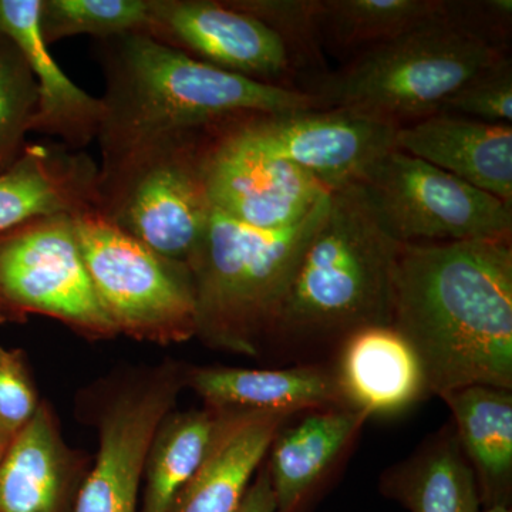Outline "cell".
I'll list each match as a JSON object with an SVG mask.
<instances>
[{
  "instance_id": "ffe728a7",
  "label": "cell",
  "mask_w": 512,
  "mask_h": 512,
  "mask_svg": "<svg viewBox=\"0 0 512 512\" xmlns=\"http://www.w3.org/2000/svg\"><path fill=\"white\" fill-rule=\"evenodd\" d=\"M369 419L360 410L330 407L303 413L291 426L286 421L265 458L276 512H302Z\"/></svg>"
},
{
  "instance_id": "5b68a950",
  "label": "cell",
  "mask_w": 512,
  "mask_h": 512,
  "mask_svg": "<svg viewBox=\"0 0 512 512\" xmlns=\"http://www.w3.org/2000/svg\"><path fill=\"white\" fill-rule=\"evenodd\" d=\"M510 50L448 8L439 18L360 53L303 84L323 109L336 107L402 127L440 113L458 89Z\"/></svg>"
},
{
  "instance_id": "e0dca14e",
  "label": "cell",
  "mask_w": 512,
  "mask_h": 512,
  "mask_svg": "<svg viewBox=\"0 0 512 512\" xmlns=\"http://www.w3.org/2000/svg\"><path fill=\"white\" fill-rule=\"evenodd\" d=\"M40 0H0V35L22 52L39 90L32 131L79 151L99 136L103 104L67 77L40 33Z\"/></svg>"
},
{
  "instance_id": "f1b7e54d",
  "label": "cell",
  "mask_w": 512,
  "mask_h": 512,
  "mask_svg": "<svg viewBox=\"0 0 512 512\" xmlns=\"http://www.w3.org/2000/svg\"><path fill=\"white\" fill-rule=\"evenodd\" d=\"M440 113L484 123H512V60L500 57L458 89Z\"/></svg>"
},
{
  "instance_id": "52a82bcc",
  "label": "cell",
  "mask_w": 512,
  "mask_h": 512,
  "mask_svg": "<svg viewBox=\"0 0 512 512\" xmlns=\"http://www.w3.org/2000/svg\"><path fill=\"white\" fill-rule=\"evenodd\" d=\"M208 131L168 141L100 178L101 214L151 251L185 266L212 214L204 174Z\"/></svg>"
},
{
  "instance_id": "1f68e13d",
  "label": "cell",
  "mask_w": 512,
  "mask_h": 512,
  "mask_svg": "<svg viewBox=\"0 0 512 512\" xmlns=\"http://www.w3.org/2000/svg\"><path fill=\"white\" fill-rule=\"evenodd\" d=\"M238 512H276L274 491H272L271 478L266 470L265 461L256 471L252 483L249 484Z\"/></svg>"
},
{
  "instance_id": "7402d4cb",
  "label": "cell",
  "mask_w": 512,
  "mask_h": 512,
  "mask_svg": "<svg viewBox=\"0 0 512 512\" xmlns=\"http://www.w3.org/2000/svg\"><path fill=\"white\" fill-rule=\"evenodd\" d=\"M440 399L453 414L458 443L476 474L481 504L510 505L512 390L468 386Z\"/></svg>"
},
{
  "instance_id": "9a60e30c",
  "label": "cell",
  "mask_w": 512,
  "mask_h": 512,
  "mask_svg": "<svg viewBox=\"0 0 512 512\" xmlns=\"http://www.w3.org/2000/svg\"><path fill=\"white\" fill-rule=\"evenodd\" d=\"M100 168L64 144H26L0 171V234L42 218L99 210Z\"/></svg>"
},
{
  "instance_id": "9c48e42d",
  "label": "cell",
  "mask_w": 512,
  "mask_h": 512,
  "mask_svg": "<svg viewBox=\"0 0 512 512\" xmlns=\"http://www.w3.org/2000/svg\"><path fill=\"white\" fill-rule=\"evenodd\" d=\"M30 315L62 322L89 340L116 338L77 241L74 218H42L0 234V323Z\"/></svg>"
},
{
  "instance_id": "6da1fadb",
  "label": "cell",
  "mask_w": 512,
  "mask_h": 512,
  "mask_svg": "<svg viewBox=\"0 0 512 512\" xmlns=\"http://www.w3.org/2000/svg\"><path fill=\"white\" fill-rule=\"evenodd\" d=\"M392 328L419 360L427 396L512 390L511 238L400 245Z\"/></svg>"
},
{
  "instance_id": "8992f818",
  "label": "cell",
  "mask_w": 512,
  "mask_h": 512,
  "mask_svg": "<svg viewBox=\"0 0 512 512\" xmlns=\"http://www.w3.org/2000/svg\"><path fill=\"white\" fill-rule=\"evenodd\" d=\"M94 291L117 335L168 346L195 338V293L188 266L168 261L99 210L74 217Z\"/></svg>"
},
{
  "instance_id": "836d02e7",
  "label": "cell",
  "mask_w": 512,
  "mask_h": 512,
  "mask_svg": "<svg viewBox=\"0 0 512 512\" xmlns=\"http://www.w3.org/2000/svg\"><path fill=\"white\" fill-rule=\"evenodd\" d=\"M481 512H512L510 505H493Z\"/></svg>"
},
{
  "instance_id": "484cf974",
  "label": "cell",
  "mask_w": 512,
  "mask_h": 512,
  "mask_svg": "<svg viewBox=\"0 0 512 512\" xmlns=\"http://www.w3.org/2000/svg\"><path fill=\"white\" fill-rule=\"evenodd\" d=\"M261 20L281 39L298 89L330 72L320 33V0H225Z\"/></svg>"
},
{
  "instance_id": "5bb4252c",
  "label": "cell",
  "mask_w": 512,
  "mask_h": 512,
  "mask_svg": "<svg viewBox=\"0 0 512 512\" xmlns=\"http://www.w3.org/2000/svg\"><path fill=\"white\" fill-rule=\"evenodd\" d=\"M92 458L69 446L47 400L0 464V512H76Z\"/></svg>"
},
{
  "instance_id": "d6986e66",
  "label": "cell",
  "mask_w": 512,
  "mask_h": 512,
  "mask_svg": "<svg viewBox=\"0 0 512 512\" xmlns=\"http://www.w3.org/2000/svg\"><path fill=\"white\" fill-rule=\"evenodd\" d=\"M217 413V427L207 456L168 512H238L276 433L295 417L258 412Z\"/></svg>"
},
{
  "instance_id": "cb8c5ba5",
  "label": "cell",
  "mask_w": 512,
  "mask_h": 512,
  "mask_svg": "<svg viewBox=\"0 0 512 512\" xmlns=\"http://www.w3.org/2000/svg\"><path fill=\"white\" fill-rule=\"evenodd\" d=\"M215 410L171 412L148 447L140 512H168L207 456L217 427Z\"/></svg>"
},
{
  "instance_id": "2e32d148",
  "label": "cell",
  "mask_w": 512,
  "mask_h": 512,
  "mask_svg": "<svg viewBox=\"0 0 512 512\" xmlns=\"http://www.w3.org/2000/svg\"><path fill=\"white\" fill-rule=\"evenodd\" d=\"M394 146L512 207L510 124L437 113L399 127Z\"/></svg>"
},
{
  "instance_id": "277c9868",
  "label": "cell",
  "mask_w": 512,
  "mask_h": 512,
  "mask_svg": "<svg viewBox=\"0 0 512 512\" xmlns=\"http://www.w3.org/2000/svg\"><path fill=\"white\" fill-rule=\"evenodd\" d=\"M329 195L298 224L282 229L248 227L212 210L188 264L195 338L232 355L258 357L268 349L276 315L325 217Z\"/></svg>"
},
{
  "instance_id": "8fae6325",
  "label": "cell",
  "mask_w": 512,
  "mask_h": 512,
  "mask_svg": "<svg viewBox=\"0 0 512 512\" xmlns=\"http://www.w3.org/2000/svg\"><path fill=\"white\" fill-rule=\"evenodd\" d=\"M225 126L249 146L302 168L330 191L360 183L367 170L396 148L399 130L336 107L255 114Z\"/></svg>"
},
{
  "instance_id": "30bf717a",
  "label": "cell",
  "mask_w": 512,
  "mask_h": 512,
  "mask_svg": "<svg viewBox=\"0 0 512 512\" xmlns=\"http://www.w3.org/2000/svg\"><path fill=\"white\" fill-rule=\"evenodd\" d=\"M359 184L400 244L512 237L511 205L397 148L367 170Z\"/></svg>"
},
{
  "instance_id": "d6a6232c",
  "label": "cell",
  "mask_w": 512,
  "mask_h": 512,
  "mask_svg": "<svg viewBox=\"0 0 512 512\" xmlns=\"http://www.w3.org/2000/svg\"><path fill=\"white\" fill-rule=\"evenodd\" d=\"M15 437V434L9 433L8 430H5L0 426V464L5 460L6 454H8L9 448L12 446Z\"/></svg>"
},
{
  "instance_id": "4316f807",
  "label": "cell",
  "mask_w": 512,
  "mask_h": 512,
  "mask_svg": "<svg viewBox=\"0 0 512 512\" xmlns=\"http://www.w3.org/2000/svg\"><path fill=\"white\" fill-rule=\"evenodd\" d=\"M150 9L151 0H40V33L47 46L77 35L146 33Z\"/></svg>"
},
{
  "instance_id": "ba28073f",
  "label": "cell",
  "mask_w": 512,
  "mask_h": 512,
  "mask_svg": "<svg viewBox=\"0 0 512 512\" xmlns=\"http://www.w3.org/2000/svg\"><path fill=\"white\" fill-rule=\"evenodd\" d=\"M188 365L164 360L128 367L82 394L99 431V451L76 512H140L144 463L158 424L173 412L187 384Z\"/></svg>"
},
{
  "instance_id": "3957f363",
  "label": "cell",
  "mask_w": 512,
  "mask_h": 512,
  "mask_svg": "<svg viewBox=\"0 0 512 512\" xmlns=\"http://www.w3.org/2000/svg\"><path fill=\"white\" fill-rule=\"evenodd\" d=\"M400 242L384 228L359 183L329 195L276 315L269 348H339L349 336L392 326Z\"/></svg>"
},
{
  "instance_id": "f546056e",
  "label": "cell",
  "mask_w": 512,
  "mask_h": 512,
  "mask_svg": "<svg viewBox=\"0 0 512 512\" xmlns=\"http://www.w3.org/2000/svg\"><path fill=\"white\" fill-rule=\"evenodd\" d=\"M40 402L26 353L0 346V426L16 436L33 419Z\"/></svg>"
},
{
  "instance_id": "603a6c76",
  "label": "cell",
  "mask_w": 512,
  "mask_h": 512,
  "mask_svg": "<svg viewBox=\"0 0 512 512\" xmlns=\"http://www.w3.org/2000/svg\"><path fill=\"white\" fill-rule=\"evenodd\" d=\"M382 490L410 512H481L483 505L476 474L453 426L384 473Z\"/></svg>"
},
{
  "instance_id": "4fadbf2b",
  "label": "cell",
  "mask_w": 512,
  "mask_h": 512,
  "mask_svg": "<svg viewBox=\"0 0 512 512\" xmlns=\"http://www.w3.org/2000/svg\"><path fill=\"white\" fill-rule=\"evenodd\" d=\"M146 35L225 72L296 89L281 39L225 0H151Z\"/></svg>"
},
{
  "instance_id": "44dd1931",
  "label": "cell",
  "mask_w": 512,
  "mask_h": 512,
  "mask_svg": "<svg viewBox=\"0 0 512 512\" xmlns=\"http://www.w3.org/2000/svg\"><path fill=\"white\" fill-rule=\"evenodd\" d=\"M338 349L333 372L350 409L396 416L427 396L419 360L392 326L360 330Z\"/></svg>"
},
{
  "instance_id": "ac0fdd59",
  "label": "cell",
  "mask_w": 512,
  "mask_h": 512,
  "mask_svg": "<svg viewBox=\"0 0 512 512\" xmlns=\"http://www.w3.org/2000/svg\"><path fill=\"white\" fill-rule=\"evenodd\" d=\"M185 384L215 412H258L296 416L312 410L348 407L333 369L188 366Z\"/></svg>"
},
{
  "instance_id": "d4e9b609",
  "label": "cell",
  "mask_w": 512,
  "mask_h": 512,
  "mask_svg": "<svg viewBox=\"0 0 512 512\" xmlns=\"http://www.w3.org/2000/svg\"><path fill=\"white\" fill-rule=\"evenodd\" d=\"M446 0H320L326 53H360L444 15Z\"/></svg>"
},
{
  "instance_id": "7a4b0ae2",
  "label": "cell",
  "mask_w": 512,
  "mask_h": 512,
  "mask_svg": "<svg viewBox=\"0 0 512 512\" xmlns=\"http://www.w3.org/2000/svg\"><path fill=\"white\" fill-rule=\"evenodd\" d=\"M106 92L100 178L168 141L255 114L323 109L298 89L225 72L157 42L146 33L97 40Z\"/></svg>"
},
{
  "instance_id": "4dcf8cb0",
  "label": "cell",
  "mask_w": 512,
  "mask_h": 512,
  "mask_svg": "<svg viewBox=\"0 0 512 512\" xmlns=\"http://www.w3.org/2000/svg\"><path fill=\"white\" fill-rule=\"evenodd\" d=\"M451 13L498 46L510 49L511 0H450Z\"/></svg>"
},
{
  "instance_id": "83f0119b",
  "label": "cell",
  "mask_w": 512,
  "mask_h": 512,
  "mask_svg": "<svg viewBox=\"0 0 512 512\" xmlns=\"http://www.w3.org/2000/svg\"><path fill=\"white\" fill-rule=\"evenodd\" d=\"M39 103V90L22 52L0 35V171L26 147Z\"/></svg>"
},
{
  "instance_id": "7c38bea8",
  "label": "cell",
  "mask_w": 512,
  "mask_h": 512,
  "mask_svg": "<svg viewBox=\"0 0 512 512\" xmlns=\"http://www.w3.org/2000/svg\"><path fill=\"white\" fill-rule=\"evenodd\" d=\"M204 174L212 210L256 229L298 224L330 194L311 174L249 146L225 124L208 131Z\"/></svg>"
}]
</instances>
